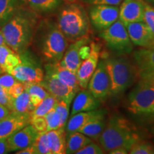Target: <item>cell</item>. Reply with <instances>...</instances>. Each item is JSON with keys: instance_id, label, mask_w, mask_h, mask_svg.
<instances>
[{"instance_id": "obj_1", "label": "cell", "mask_w": 154, "mask_h": 154, "mask_svg": "<svg viewBox=\"0 0 154 154\" xmlns=\"http://www.w3.org/2000/svg\"><path fill=\"white\" fill-rule=\"evenodd\" d=\"M69 42L59 28L56 20L39 19L30 47L45 63H56L62 59Z\"/></svg>"}, {"instance_id": "obj_2", "label": "cell", "mask_w": 154, "mask_h": 154, "mask_svg": "<svg viewBox=\"0 0 154 154\" xmlns=\"http://www.w3.org/2000/svg\"><path fill=\"white\" fill-rule=\"evenodd\" d=\"M39 19L26 5L19 9L1 26L6 44L19 54L29 49Z\"/></svg>"}, {"instance_id": "obj_3", "label": "cell", "mask_w": 154, "mask_h": 154, "mask_svg": "<svg viewBox=\"0 0 154 154\" xmlns=\"http://www.w3.org/2000/svg\"><path fill=\"white\" fill-rule=\"evenodd\" d=\"M141 139L136 126L125 117L113 114L107 119L104 130L98 142L106 153L113 149L123 147L129 150L135 143Z\"/></svg>"}, {"instance_id": "obj_4", "label": "cell", "mask_w": 154, "mask_h": 154, "mask_svg": "<svg viewBox=\"0 0 154 154\" xmlns=\"http://www.w3.org/2000/svg\"><path fill=\"white\" fill-rule=\"evenodd\" d=\"M111 82V96L117 99L139 80V69L134 60L126 55H116L104 59Z\"/></svg>"}, {"instance_id": "obj_5", "label": "cell", "mask_w": 154, "mask_h": 154, "mask_svg": "<svg viewBox=\"0 0 154 154\" xmlns=\"http://www.w3.org/2000/svg\"><path fill=\"white\" fill-rule=\"evenodd\" d=\"M56 22L72 43L81 38L88 36L90 31V20L84 7L79 4L69 2L58 12Z\"/></svg>"}, {"instance_id": "obj_6", "label": "cell", "mask_w": 154, "mask_h": 154, "mask_svg": "<svg viewBox=\"0 0 154 154\" xmlns=\"http://www.w3.org/2000/svg\"><path fill=\"white\" fill-rule=\"evenodd\" d=\"M154 105V87L143 81L129 92L126 99V109L135 116L147 119Z\"/></svg>"}, {"instance_id": "obj_7", "label": "cell", "mask_w": 154, "mask_h": 154, "mask_svg": "<svg viewBox=\"0 0 154 154\" xmlns=\"http://www.w3.org/2000/svg\"><path fill=\"white\" fill-rule=\"evenodd\" d=\"M99 37L104 42L108 49L116 55H126L134 49L126 26L118 19L117 21L99 33Z\"/></svg>"}, {"instance_id": "obj_8", "label": "cell", "mask_w": 154, "mask_h": 154, "mask_svg": "<svg viewBox=\"0 0 154 154\" xmlns=\"http://www.w3.org/2000/svg\"><path fill=\"white\" fill-rule=\"evenodd\" d=\"M21 63L11 74L23 83H41L44 76L42 61L29 49L19 54Z\"/></svg>"}, {"instance_id": "obj_9", "label": "cell", "mask_w": 154, "mask_h": 154, "mask_svg": "<svg viewBox=\"0 0 154 154\" xmlns=\"http://www.w3.org/2000/svg\"><path fill=\"white\" fill-rule=\"evenodd\" d=\"M90 42L88 36H85L72 42L67 47L59 64L76 74L82 61L89 54L90 46L87 44Z\"/></svg>"}, {"instance_id": "obj_10", "label": "cell", "mask_w": 154, "mask_h": 154, "mask_svg": "<svg viewBox=\"0 0 154 154\" xmlns=\"http://www.w3.org/2000/svg\"><path fill=\"white\" fill-rule=\"evenodd\" d=\"M88 90L101 103L111 96V82L106 68L104 59L99 61L98 66L88 84Z\"/></svg>"}, {"instance_id": "obj_11", "label": "cell", "mask_w": 154, "mask_h": 154, "mask_svg": "<svg viewBox=\"0 0 154 154\" xmlns=\"http://www.w3.org/2000/svg\"><path fill=\"white\" fill-rule=\"evenodd\" d=\"M119 7L113 5H91L88 11L90 23L101 32L119 19Z\"/></svg>"}, {"instance_id": "obj_12", "label": "cell", "mask_w": 154, "mask_h": 154, "mask_svg": "<svg viewBox=\"0 0 154 154\" xmlns=\"http://www.w3.org/2000/svg\"><path fill=\"white\" fill-rule=\"evenodd\" d=\"M44 76L40 84L58 101H64L70 105L77 94L76 92L61 82L49 69L44 66Z\"/></svg>"}, {"instance_id": "obj_13", "label": "cell", "mask_w": 154, "mask_h": 154, "mask_svg": "<svg viewBox=\"0 0 154 154\" xmlns=\"http://www.w3.org/2000/svg\"><path fill=\"white\" fill-rule=\"evenodd\" d=\"M100 44L92 42L90 43V51L81 63L76 72L79 84L82 88H87L88 82L99 63L101 54Z\"/></svg>"}, {"instance_id": "obj_14", "label": "cell", "mask_w": 154, "mask_h": 154, "mask_svg": "<svg viewBox=\"0 0 154 154\" xmlns=\"http://www.w3.org/2000/svg\"><path fill=\"white\" fill-rule=\"evenodd\" d=\"M146 2L143 0H123L119 7V19L125 26L143 21Z\"/></svg>"}, {"instance_id": "obj_15", "label": "cell", "mask_w": 154, "mask_h": 154, "mask_svg": "<svg viewBox=\"0 0 154 154\" xmlns=\"http://www.w3.org/2000/svg\"><path fill=\"white\" fill-rule=\"evenodd\" d=\"M126 26L134 45L145 49L154 48V36L143 21L131 23Z\"/></svg>"}, {"instance_id": "obj_16", "label": "cell", "mask_w": 154, "mask_h": 154, "mask_svg": "<svg viewBox=\"0 0 154 154\" xmlns=\"http://www.w3.org/2000/svg\"><path fill=\"white\" fill-rule=\"evenodd\" d=\"M29 124V113H18L11 111L0 120V138L7 139L11 135Z\"/></svg>"}, {"instance_id": "obj_17", "label": "cell", "mask_w": 154, "mask_h": 154, "mask_svg": "<svg viewBox=\"0 0 154 154\" xmlns=\"http://www.w3.org/2000/svg\"><path fill=\"white\" fill-rule=\"evenodd\" d=\"M38 134L32 124H28L7 138L10 151H17L34 143Z\"/></svg>"}, {"instance_id": "obj_18", "label": "cell", "mask_w": 154, "mask_h": 154, "mask_svg": "<svg viewBox=\"0 0 154 154\" xmlns=\"http://www.w3.org/2000/svg\"><path fill=\"white\" fill-rule=\"evenodd\" d=\"M101 102L94 97L91 92L86 88H82L73 99L70 116L77 113L90 111L99 109Z\"/></svg>"}, {"instance_id": "obj_19", "label": "cell", "mask_w": 154, "mask_h": 154, "mask_svg": "<svg viewBox=\"0 0 154 154\" xmlns=\"http://www.w3.org/2000/svg\"><path fill=\"white\" fill-rule=\"evenodd\" d=\"M44 66L49 69L61 82L72 88L76 93L82 89L79 84L76 73L72 72L68 69L61 66L59 62L56 63H45Z\"/></svg>"}, {"instance_id": "obj_20", "label": "cell", "mask_w": 154, "mask_h": 154, "mask_svg": "<svg viewBox=\"0 0 154 154\" xmlns=\"http://www.w3.org/2000/svg\"><path fill=\"white\" fill-rule=\"evenodd\" d=\"M103 110H104L103 109H97L93 111L77 113L70 116L71 118L69 119L68 122H66L67 124L65 126L66 135L79 131V130H80L87 123L100 114Z\"/></svg>"}, {"instance_id": "obj_21", "label": "cell", "mask_w": 154, "mask_h": 154, "mask_svg": "<svg viewBox=\"0 0 154 154\" xmlns=\"http://www.w3.org/2000/svg\"><path fill=\"white\" fill-rule=\"evenodd\" d=\"M106 115V111L104 109L100 114L87 123L80 130H79V132L86 135L91 140L98 141L99 138L106 125L107 119Z\"/></svg>"}, {"instance_id": "obj_22", "label": "cell", "mask_w": 154, "mask_h": 154, "mask_svg": "<svg viewBox=\"0 0 154 154\" xmlns=\"http://www.w3.org/2000/svg\"><path fill=\"white\" fill-rule=\"evenodd\" d=\"M51 154L66 153V134L65 126L47 131Z\"/></svg>"}, {"instance_id": "obj_23", "label": "cell", "mask_w": 154, "mask_h": 154, "mask_svg": "<svg viewBox=\"0 0 154 154\" xmlns=\"http://www.w3.org/2000/svg\"><path fill=\"white\" fill-rule=\"evenodd\" d=\"M21 63L20 55L7 44L0 46V67L3 72L11 74Z\"/></svg>"}, {"instance_id": "obj_24", "label": "cell", "mask_w": 154, "mask_h": 154, "mask_svg": "<svg viewBox=\"0 0 154 154\" xmlns=\"http://www.w3.org/2000/svg\"><path fill=\"white\" fill-rule=\"evenodd\" d=\"M63 0H25L26 6L38 15H46L57 11Z\"/></svg>"}, {"instance_id": "obj_25", "label": "cell", "mask_w": 154, "mask_h": 154, "mask_svg": "<svg viewBox=\"0 0 154 154\" xmlns=\"http://www.w3.org/2000/svg\"><path fill=\"white\" fill-rule=\"evenodd\" d=\"M134 59L139 71L154 72V48H140L133 53Z\"/></svg>"}, {"instance_id": "obj_26", "label": "cell", "mask_w": 154, "mask_h": 154, "mask_svg": "<svg viewBox=\"0 0 154 154\" xmlns=\"http://www.w3.org/2000/svg\"><path fill=\"white\" fill-rule=\"evenodd\" d=\"M91 140L86 135L79 131L66 135V153L76 154L77 151L89 143Z\"/></svg>"}, {"instance_id": "obj_27", "label": "cell", "mask_w": 154, "mask_h": 154, "mask_svg": "<svg viewBox=\"0 0 154 154\" xmlns=\"http://www.w3.org/2000/svg\"><path fill=\"white\" fill-rule=\"evenodd\" d=\"M25 5V0H0V27Z\"/></svg>"}, {"instance_id": "obj_28", "label": "cell", "mask_w": 154, "mask_h": 154, "mask_svg": "<svg viewBox=\"0 0 154 154\" xmlns=\"http://www.w3.org/2000/svg\"><path fill=\"white\" fill-rule=\"evenodd\" d=\"M25 91L29 96L31 103L34 109L39 104L43 99L50 95L48 91L40 83H24Z\"/></svg>"}, {"instance_id": "obj_29", "label": "cell", "mask_w": 154, "mask_h": 154, "mask_svg": "<svg viewBox=\"0 0 154 154\" xmlns=\"http://www.w3.org/2000/svg\"><path fill=\"white\" fill-rule=\"evenodd\" d=\"M34 107L31 103L29 96L26 91L15 98H11V111L18 113H30Z\"/></svg>"}, {"instance_id": "obj_30", "label": "cell", "mask_w": 154, "mask_h": 154, "mask_svg": "<svg viewBox=\"0 0 154 154\" xmlns=\"http://www.w3.org/2000/svg\"><path fill=\"white\" fill-rule=\"evenodd\" d=\"M58 100L51 96V94L43 99L41 103L30 112V119L37 118V117H43L47 115L50 111L52 110Z\"/></svg>"}, {"instance_id": "obj_31", "label": "cell", "mask_w": 154, "mask_h": 154, "mask_svg": "<svg viewBox=\"0 0 154 154\" xmlns=\"http://www.w3.org/2000/svg\"><path fill=\"white\" fill-rule=\"evenodd\" d=\"M128 153L154 154V145L152 142L140 139L131 147Z\"/></svg>"}, {"instance_id": "obj_32", "label": "cell", "mask_w": 154, "mask_h": 154, "mask_svg": "<svg viewBox=\"0 0 154 154\" xmlns=\"http://www.w3.org/2000/svg\"><path fill=\"white\" fill-rule=\"evenodd\" d=\"M33 144L36 154H51L48 143L47 132L38 133Z\"/></svg>"}, {"instance_id": "obj_33", "label": "cell", "mask_w": 154, "mask_h": 154, "mask_svg": "<svg viewBox=\"0 0 154 154\" xmlns=\"http://www.w3.org/2000/svg\"><path fill=\"white\" fill-rule=\"evenodd\" d=\"M46 122H47V131L51 130L57 129V128L63 127L62 123H61V119L60 116L57 111L55 110L54 108L49 111L47 115L44 116Z\"/></svg>"}, {"instance_id": "obj_34", "label": "cell", "mask_w": 154, "mask_h": 154, "mask_svg": "<svg viewBox=\"0 0 154 154\" xmlns=\"http://www.w3.org/2000/svg\"><path fill=\"white\" fill-rule=\"evenodd\" d=\"M54 109L60 116L61 123L65 126L69 115V104L64 101H57L54 106Z\"/></svg>"}, {"instance_id": "obj_35", "label": "cell", "mask_w": 154, "mask_h": 154, "mask_svg": "<svg viewBox=\"0 0 154 154\" xmlns=\"http://www.w3.org/2000/svg\"><path fill=\"white\" fill-rule=\"evenodd\" d=\"M106 153L104 150L97 143L91 140L89 143L86 145L79 151L76 152V154H103Z\"/></svg>"}, {"instance_id": "obj_36", "label": "cell", "mask_w": 154, "mask_h": 154, "mask_svg": "<svg viewBox=\"0 0 154 154\" xmlns=\"http://www.w3.org/2000/svg\"><path fill=\"white\" fill-rule=\"evenodd\" d=\"M143 22L147 24L154 36V7L149 3H146Z\"/></svg>"}, {"instance_id": "obj_37", "label": "cell", "mask_w": 154, "mask_h": 154, "mask_svg": "<svg viewBox=\"0 0 154 154\" xmlns=\"http://www.w3.org/2000/svg\"><path fill=\"white\" fill-rule=\"evenodd\" d=\"M19 82L11 74L9 73H2L0 74V86L8 92L9 89L15 83Z\"/></svg>"}, {"instance_id": "obj_38", "label": "cell", "mask_w": 154, "mask_h": 154, "mask_svg": "<svg viewBox=\"0 0 154 154\" xmlns=\"http://www.w3.org/2000/svg\"><path fill=\"white\" fill-rule=\"evenodd\" d=\"M30 124H32L38 133L47 131V122L44 116L30 119Z\"/></svg>"}, {"instance_id": "obj_39", "label": "cell", "mask_w": 154, "mask_h": 154, "mask_svg": "<svg viewBox=\"0 0 154 154\" xmlns=\"http://www.w3.org/2000/svg\"><path fill=\"white\" fill-rule=\"evenodd\" d=\"M24 91H25L24 83L19 81L9 88L8 94L11 98H15L22 94Z\"/></svg>"}, {"instance_id": "obj_40", "label": "cell", "mask_w": 154, "mask_h": 154, "mask_svg": "<svg viewBox=\"0 0 154 154\" xmlns=\"http://www.w3.org/2000/svg\"><path fill=\"white\" fill-rule=\"evenodd\" d=\"M84 3L88 5H113L119 6L123 0H82Z\"/></svg>"}, {"instance_id": "obj_41", "label": "cell", "mask_w": 154, "mask_h": 154, "mask_svg": "<svg viewBox=\"0 0 154 154\" xmlns=\"http://www.w3.org/2000/svg\"><path fill=\"white\" fill-rule=\"evenodd\" d=\"M0 104L7 106L9 110L11 109V98L8 92L0 86Z\"/></svg>"}, {"instance_id": "obj_42", "label": "cell", "mask_w": 154, "mask_h": 154, "mask_svg": "<svg viewBox=\"0 0 154 154\" xmlns=\"http://www.w3.org/2000/svg\"><path fill=\"white\" fill-rule=\"evenodd\" d=\"M139 80L154 87V72L150 71H140Z\"/></svg>"}, {"instance_id": "obj_43", "label": "cell", "mask_w": 154, "mask_h": 154, "mask_svg": "<svg viewBox=\"0 0 154 154\" xmlns=\"http://www.w3.org/2000/svg\"><path fill=\"white\" fill-rule=\"evenodd\" d=\"M10 151L7 139H1L0 138V154L8 153Z\"/></svg>"}, {"instance_id": "obj_44", "label": "cell", "mask_w": 154, "mask_h": 154, "mask_svg": "<svg viewBox=\"0 0 154 154\" xmlns=\"http://www.w3.org/2000/svg\"><path fill=\"white\" fill-rule=\"evenodd\" d=\"M17 154H36L35 149H34L33 144L26 146V147L24 148V149L17 151Z\"/></svg>"}, {"instance_id": "obj_45", "label": "cell", "mask_w": 154, "mask_h": 154, "mask_svg": "<svg viewBox=\"0 0 154 154\" xmlns=\"http://www.w3.org/2000/svg\"><path fill=\"white\" fill-rule=\"evenodd\" d=\"M11 112V111L7 106L0 104V120L5 118L7 115H9Z\"/></svg>"}, {"instance_id": "obj_46", "label": "cell", "mask_w": 154, "mask_h": 154, "mask_svg": "<svg viewBox=\"0 0 154 154\" xmlns=\"http://www.w3.org/2000/svg\"><path fill=\"white\" fill-rule=\"evenodd\" d=\"M109 153L111 154H126L128 153V150L123 147H119L116 149H113L112 151H111Z\"/></svg>"}, {"instance_id": "obj_47", "label": "cell", "mask_w": 154, "mask_h": 154, "mask_svg": "<svg viewBox=\"0 0 154 154\" xmlns=\"http://www.w3.org/2000/svg\"><path fill=\"white\" fill-rule=\"evenodd\" d=\"M146 120L150 121V123H154V105L153 106V109H152L151 112L150 113L149 116L148 117Z\"/></svg>"}, {"instance_id": "obj_48", "label": "cell", "mask_w": 154, "mask_h": 154, "mask_svg": "<svg viewBox=\"0 0 154 154\" xmlns=\"http://www.w3.org/2000/svg\"><path fill=\"white\" fill-rule=\"evenodd\" d=\"M6 44V42H5V38H4L2 32L1 27H0V46L4 45V44Z\"/></svg>"}, {"instance_id": "obj_49", "label": "cell", "mask_w": 154, "mask_h": 154, "mask_svg": "<svg viewBox=\"0 0 154 154\" xmlns=\"http://www.w3.org/2000/svg\"><path fill=\"white\" fill-rule=\"evenodd\" d=\"M143 1H145L147 3H151L153 4V5H154V0H143Z\"/></svg>"}, {"instance_id": "obj_50", "label": "cell", "mask_w": 154, "mask_h": 154, "mask_svg": "<svg viewBox=\"0 0 154 154\" xmlns=\"http://www.w3.org/2000/svg\"><path fill=\"white\" fill-rule=\"evenodd\" d=\"M66 2H74L77 1V0H66Z\"/></svg>"}, {"instance_id": "obj_51", "label": "cell", "mask_w": 154, "mask_h": 154, "mask_svg": "<svg viewBox=\"0 0 154 154\" xmlns=\"http://www.w3.org/2000/svg\"><path fill=\"white\" fill-rule=\"evenodd\" d=\"M2 73H4V72H3V71H2V69H1V67H0V74H2Z\"/></svg>"}, {"instance_id": "obj_52", "label": "cell", "mask_w": 154, "mask_h": 154, "mask_svg": "<svg viewBox=\"0 0 154 154\" xmlns=\"http://www.w3.org/2000/svg\"><path fill=\"white\" fill-rule=\"evenodd\" d=\"M152 143H153V145H154V138L153 139V140H152Z\"/></svg>"}]
</instances>
